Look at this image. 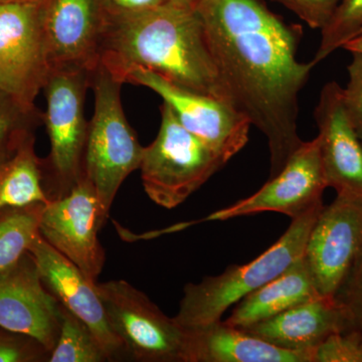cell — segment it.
<instances>
[{"instance_id":"cell-26","label":"cell","mask_w":362,"mask_h":362,"mask_svg":"<svg viewBox=\"0 0 362 362\" xmlns=\"http://www.w3.org/2000/svg\"><path fill=\"white\" fill-rule=\"evenodd\" d=\"M312 362H362V334L346 329L330 335L312 351Z\"/></svg>"},{"instance_id":"cell-21","label":"cell","mask_w":362,"mask_h":362,"mask_svg":"<svg viewBox=\"0 0 362 362\" xmlns=\"http://www.w3.org/2000/svg\"><path fill=\"white\" fill-rule=\"evenodd\" d=\"M45 204L11 209L0 216V274L8 270L28 252L40 233Z\"/></svg>"},{"instance_id":"cell-18","label":"cell","mask_w":362,"mask_h":362,"mask_svg":"<svg viewBox=\"0 0 362 362\" xmlns=\"http://www.w3.org/2000/svg\"><path fill=\"white\" fill-rule=\"evenodd\" d=\"M185 362H312V357L279 349L220 320L187 329Z\"/></svg>"},{"instance_id":"cell-8","label":"cell","mask_w":362,"mask_h":362,"mask_svg":"<svg viewBox=\"0 0 362 362\" xmlns=\"http://www.w3.org/2000/svg\"><path fill=\"white\" fill-rule=\"evenodd\" d=\"M49 71L40 1L0 4V90L25 111H37L35 98Z\"/></svg>"},{"instance_id":"cell-7","label":"cell","mask_w":362,"mask_h":362,"mask_svg":"<svg viewBox=\"0 0 362 362\" xmlns=\"http://www.w3.org/2000/svg\"><path fill=\"white\" fill-rule=\"evenodd\" d=\"M111 329L128 361L185 362L187 329L124 280L95 284Z\"/></svg>"},{"instance_id":"cell-15","label":"cell","mask_w":362,"mask_h":362,"mask_svg":"<svg viewBox=\"0 0 362 362\" xmlns=\"http://www.w3.org/2000/svg\"><path fill=\"white\" fill-rule=\"evenodd\" d=\"M61 304L40 279L30 252L0 274V326L37 338L49 351L59 334Z\"/></svg>"},{"instance_id":"cell-10","label":"cell","mask_w":362,"mask_h":362,"mask_svg":"<svg viewBox=\"0 0 362 362\" xmlns=\"http://www.w3.org/2000/svg\"><path fill=\"white\" fill-rule=\"evenodd\" d=\"M126 83L143 86L159 95L181 125L218 152L226 163L249 141L251 122L226 102L183 89L146 70L133 71Z\"/></svg>"},{"instance_id":"cell-23","label":"cell","mask_w":362,"mask_h":362,"mask_svg":"<svg viewBox=\"0 0 362 362\" xmlns=\"http://www.w3.org/2000/svg\"><path fill=\"white\" fill-rule=\"evenodd\" d=\"M42 123V112L25 111L0 90V163L13 156Z\"/></svg>"},{"instance_id":"cell-24","label":"cell","mask_w":362,"mask_h":362,"mask_svg":"<svg viewBox=\"0 0 362 362\" xmlns=\"http://www.w3.org/2000/svg\"><path fill=\"white\" fill-rule=\"evenodd\" d=\"M361 35L362 0H341L332 18L321 30L320 45L312 62L316 66Z\"/></svg>"},{"instance_id":"cell-4","label":"cell","mask_w":362,"mask_h":362,"mask_svg":"<svg viewBox=\"0 0 362 362\" xmlns=\"http://www.w3.org/2000/svg\"><path fill=\"white\" fill-rule=\"evenodd\" d=\"M122 85L101 62L90 71L94 113L89 121L83 176L94 187L106 220L124 180L140 168L144 151L123 111Z\"/></svg>"},{"instance_id":"cell-29","label":"cell","mask_w":362,"mask_h":362,"mask_svg":"<svg viewBox=\"0 0 362 362\" xmlns=\"http://www.w3.org/2000/svg\"><path fill=\"white\" fill-rule=\"evenodd\" d=\"M299 16L311 28L322 30L341 0H273Z\"/></svg>"},{"instance_id":"cell-27","label":"cell","mask_w":362,"mask_h":362,"mask_svg":"<svg viewBox=\"0 0 362 362\" xmlns=\"http://www.w3.org/2000/svg\"><path fill=\"white\" fill-rule=\"evenodd\" d=\"M346 315L349 329L362 334V252L335 295Z\"/></svg>"},{"instance_id":"cell-22","label":"cell","mask_w":362,"mask_h":362,"mask_svg":"<svg viewBox=\"0 0 362 362\" xmlns=\"http://www.w3.org/2000/svg\"><path fill=\"white\" fill-rule=\"evenodd\" d=\"M61 304V303H59ZM59 334L49 362H106V352L89 326L61 304Z\"/></svg>"},{"instance_id":"cell-6","label":"cell","mask_w":362,"mask_h":362,"mask_svg":"<svg viewBox=\"0 0 362 362\" xmlns=\"http://www.w3.org/2000/svg\"><path fill=\"white\" fill-rule=\"evenodd\" d=\"M160 112L158 134L144 147L139 169L149 199L157 206L173 209L187 201L226 162L185 129L164 102Z\"/></svg>"},{"instance_id":"cell-2","label":"cell","mask_w":362,"mask_h":362,"mask_svg":"<svg viewBox=\"0 0 362 362\" xmlns=\"http://www.w3.org/2000/svg\"><path fill=\"white\" fill-rule=\"evenodd\" d=\"M100 62L122 84L133 71L146 70L183 89L233 106L197 0H182L139 13H107Z\"/></svg>"},{"instance_id":"cell-13","label":"cell","mask_w":362,"mask_h":362,"mask_svg":"<svg viewBox=\"0 0 362 362\" xmlns=\"http://www.w3.org/2000/svg\"><path fill=\"white\" fill-rule=\"evenodd\" d=\"M106 18L102 0H42L40 18L51 69L94 70Z\"/></svg>"},{"instance_id":"cell-20","label":"cell","mask_w":362,"mask_h":362,"mask_svg":"<svg viewBox=\"0 0 362 362\" xmlns=\"http://www.w3.org/2000/svg\"><path fill=\"white\" fill-rule=\"evenodd\" d=\"M42 187V159L30 136L13 156L0 163V216L14 209L49 204Z\"/></svg>"},{"instance_id":"cell-1","label":"cell","mask_w":362,"mask_h":362,"mask_svg":"<svg viewBox=\"0 0 362 362\" xmlns=\"http://www.w3.org/2000/svg\"><path fill=\"white\" fill-rule=\"evenodd\" d=\"M197 8L233 106L268 140L274 177L303 142L299 94L315 66L297 59L303 30L262 0H197Z\"/></svg>"},{"instance_id":"cell-11","label":"cell","mask_w":362,"mask_h":362,"mask_svg":"<svg viewBox=\"0 0 362 362\" xmlns=\"http://www.w3.org/2000/svg\"><path fill=\"white\" fill-rule=\"evenodd\" d=\"M362 252V197L337 194L312 228L303 259L321 296L335 297Z\"/></svg>"},{"instance_id":"cell-16","label":"cell","mask_w":362,"mask_h":362,"mask_svg":"<svg viewBox=\"0 0 362 362\" xmlns=\"http://www.w3.org/2000/svg\"><path fill=\"white\" fill-rule=\"evenodd\" d=\"M314 119L328 187L337 194L362 197V143L350 122L338 83L324 86Z\"/></svg>"},{"instance_id":"cell-31","label":"cell","mask_w":362,"mask_h":362,"mask_svg":"<svg viewBox=\"0 0 362 362\" xmlns=\"http://www.w3.org/2000/svg\"><path fill=\"white\" fill-rule=\"evenodd\" d=\"M343 49L351 52V54L352 52H361L362 54V35L356 40H351V42H347L343 47Z\"/></svg>"},{"instance_id":"cell-9","label":"cell","mask_w":362,"mask_h":362,"mask_svg":"<svg viewBox=\"0 0 362 362\" xmlns=\"http://www.w3.org/2000/svg\"><path fill=\"white\" fill-rule=\"evenodd\" d=\"M106 223L96 192L83 176L70 194L45 204L39 230L42 239L97 283L106 261L98 233Z\"/></svg>"},{"instance_id":"cell-14","label":"cell","mask_w":362,"mask_h":362,"mask_svg":"<svg viewBox=\"0 0 362 362\" xmlns=\"http://www.w3.org/2000/svg\"><path fill=\"white\" fill-rule=\"evenodd\" d=\"M45 287L57 300L90 328L109 361L127 358L122 341L111 329L96 287L70 259L37 235L28 249Z\"/></svg>"},{"instance_id":"cell-5","label":"cell","mask_w":362,"mask_h":362,"mask_svg":"<svg viewBox=\"0 0 362 362\" xmlns=\"http://www.w3.org/2000/svg\"><path fill=\"white\" fill-rule=\"evenodd\" d=\"M90 71L70 66L52 68L42 89L47 101L42 123L51 141L49 156L42 159V187L49 201L70 194L84 175L89 130L85 99Z\"/></svg>"},{"instance_id":"cell-3","label":"cell","mask_w":362,"mask_h":362,"mask_svg":"<svg viewBox=\"0 0 362 362\" xmlns=\"http://www.w3.org/2000/svg\"><path fill=\"white\" fill-rule=\"evenodd\" d=\"M323 206L321 202L292 218L284 235L254 261L228 267L220 275L185 285L178 313L173 317L176 322L190 329L220 321L243 298L287 270L303 257L309 235Z\"/></svg>"},{"instance_id":"cell-28","label":"cell","mask_w":362,"mask_h":362,"mask_svg":"<svg viewBox=\"0 0 362 362\" xmlns=\"http://www.w3.org/2000/svg\"><path fill=\"white\" fill-rule=\"evenodd\" d=\"M347 66L349 82L343 88V100L347 115L362 143V54L352 52Z\"/></svg>"},{"instance_id":"cell-12","label":"cell","mask_w":362,"mask_h":362,"mask_svg":"<svg viewBox=\"0 0 362 362\" xmlns=\"http://www.w3.org/2000/svg\"><path fill=\"white\" fill-rule=\"evenodd\" d=\"M327 187L320 142L316 137L311 141L302 142L282 170L256 194L209 214L199 223L226 221L266 211L295 218L323 202V194Z\"/></svg>"},{"instance_id":"cell-25","label":"cell","mask_w":362,"mask_h":362,"mask_svg":"<svg viewBox=\"0 0 362 362\" xmlns=\"http://www.w3.org/2000/svg\"><path fill=\"white\" fill-rule=\"evenodd\" d=\"M49 356L37 338L0 326V362H49Z\"/></svg>"},{"instance_id":"cell-32","label":"cell","mask_w":362,"mask_h":362,"mask_svg":"<svg viewBox=\"0 0 362 362\" xmlns=\"http://www.w3.org/2000/svg\"><path fill=\"white\" fill-rule=\"evenodd\" d=\"M42 0H0V4H25V2H40Z\"/></svg>"},{"instance_id":"cell-17","label":"cell","mask_w":362,"mask_h":362,"mask_svg":"<svg viewBox=\"0 0 362 362\" xmlns=\"http://www.w3.org/2000/svg\"><path fill=\"white\" fill-rule=\"evenodd\" d=\"M279 349L311 354L330 335L349 329L346 315L334 297L320 296L246 328Z\"/></svg>"},{"instance_id":"cell-30","label":"cell","mask_w":362,"mask_h":362,"mask_svg":"<svg viewBox=\"0 0 362 362\" xmlns=\"http://www.w3.org/2000/svg\"><path fill=\"white\" fill-rule=\"evenodd\" d=\"M107 13H131L149 11L182 0H102Z\"/></svg>"},{"instance_id":"cell-19","label":"cell","mask_w":362,"mask_h":362,"mask_svg":"<svg viewBox=\"0 0 362 362\" xmlns=\"http://www.w3.org/2000/svg\"><path fill=\"white\" fill-rule=\"evenodd\" d=\"M320 296L302 257L270 282L243 298L225 322L233 327H249Z\"/></svg>"}]
</instances>
